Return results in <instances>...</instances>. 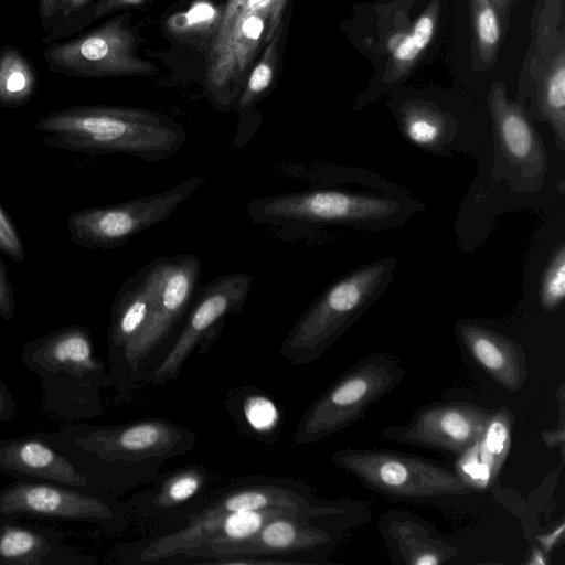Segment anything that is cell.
<instances>
[{
  "instance_id": "e575fe53",
  "label": "cell",
  "mask_w": 565,
  "mask_h": 565,
  "mask_svg": "<svg viewBox=\"0 0 565 565\" xmlns=\"http://www.w3.org/2000/svg\"><path fill=\"white\" fill-rule=\"evenodd\" d=\"M565 383L562 382L557 393V404H558V424L554 428L541 431V438L544 445L551 449L559 447L562 452L564 449L565 443V392H564Z\"/></svg>"
},
{
  "instance_id": "44dd1931",
  "label": "cell",
  "mask_w": 565,
  "mask_h": 565,
  "mask_svg": "<svg viewBox=\"0 0 565 565\" xmlns=\"http://www.w3.org/2000/svg\"><path fill=\"white\" fill-rule=\"evenodd\" d=\"M98 561L68 545L53 527L0 524V565H94Z\"/></svg>"
},
{
  "instance_id": "5b68a950",
  "label": "cell",
  "mask_w": 565,
  "mask_h": 565,
  "mask_svg": "<svg viewBox=\"0 0 565 565\" xmlns=\"http://www.w3.org/2000/svg\"><path fill=\"white\" fill-rule=\"evenodd\" d=\"M148 264L151 308L147 321L108 367L116 402H125L137 387L141 367L183 321L200 286L202 263L192 254L159 256Z\"/></svg>"
},
{
  "instance_id": "f35d334b",
  "label": "cell",
  "mask_w": 565,
  "mask_h": 565,
  "mask_svg": "<svg viewBox=\"0 0 565 565\" xmlns=\"http://www.w3.org/2000/svg\"><path fill=\"white\" fill-rule=\"evenodd\" d=\"M564 529H565V525L562 522L553 531L537 536L539 547L545 554L550 553L557 545V543L563 540V537H564Z\"/></svg>"
},
{
  "instance_id": "d4e9b609",
  "label": "cell",
  "mask_w": 565,
  "mask_h": 565,
  "mask_svg": "<svg viewBox=\"0 0 565 565\" xmlns=\"http://www.w3.org/2000/svg\"><path fill=\"white\" fill-rule=\"evenodd\" d=\"M513 422L508 407L492 411L479 440L460 454L456 471L471 488L486 486L499 472L511 445Z\"/></svg>"
},
{
  "instance_id": "74e56055",
  "label": "cell",
  "mask_w": 565,
  "mask_h": 565,
  "mask_svg": "<svg viewBox=\"0 0 565 565\" xmlns=\"http://www.w3.org/2000/svg\"><path fill=\"white\" fill-rule=\"evenodd\" d=\"M17 416V402L9 387L0 379V423L9 422Z\"/></svg>"
},
{
  "instance_id": "7bdbcfd3",
  "label": "cell",
  "mask_w": 565,
  "mask_h": 565,
  "mask_svg": "<svg viewBox=\"0 0 565 565\" xmlns=\"http://www.w3.org/2000/svg\"><path fill=\"white\" fill-rule=\"evenodd\" d=\"M546 554L540 548H534L531 553V556H530V559H529V564H546L547 563V559H546Z\"/></svg>"
},
{
  "instance_id": "7a4b0ae2",
  "label": "cell",
  "mask_w": 565,
  "mask_h": 565,
  "mask_svg": "<svg viewBox=\"0 0 565 565\" xmlns=\"http://www.w3.org/2000/svg\"><path fill=\"white\" fill-rule=\"evenodd\" d=\"M33 129L50 147L92 154H128L148 162L173 156L186 141L184 128L156 110L105 105L52 110Z\"/></svg>"
},
{
  "instance_id": "8992f818",
  "label": "cell",
  "mask_w": 565,
  "mask_h": 565,
  "mask_svg": "<svg viewBox=\"0 0 565 565\" xmlns=\"http://www.w3.org/2000/svg\"><path fill=\"white\" fill-rule=\"evenodd\" d=\"M394 265L384 258L330 284L288 331L279 355L296 365L318 360L377 299Z\"/></svg>"
},
{
  "instance_id": "7c38bea8",
  "label": "cell",
  "mask_w": 565,
  "mask_h": 565,
  "mask_svg": "<svg viewBox=\"0 0 565 565\" xmlns=\"http://www.w3.org/2000/svg\"><path fill=\"white\" fill-rule=\"evenodd\" d=\"M121 13L75 39L50 44L43 53L51 72L81 78L146 76L157 67L137 54V36Z\"/></svg>"
},
{
  "instance_id": "d590c367",
  "label": "cell",
  "mask_w": 565,
  "mask_h": 565,
  "mask_svg": "<svg viewBox=\"0 0 565 565\" xmlns=\"http://www.w3.org/2000/svg\"><path fill=\"white\" fill-rule=\"evenodd\" d=\"M15 312V298L6 266L0 258V318L11 320Z\"/></svg>"
},
{
  "instance_id": "ffe728a7",
  "label": "cell",
  "mask_w": 565,
  "mask_h": 565,
  "mask_svg": "<svg viewBox=\"0 0 565 565\" xmlns=\"http://www.w3.org/2000/svg\"><path fill=\"white\" fill-rule=\"evenodd\" d=\"M455 333L468 358L497 384L511 392L524 386L529 367L519 342L469 320L458 321Z\"/></svg>"
},
{
  "instance_id": "1f68e13d",
  "label": "cell",
  "mask_w": 565,
  "mask_h": 565,
  "mask_svg": "<svg viewBox=\"0 0 565 565\" xmlns=\"http://www.w3.org/2000/svg\"><path fill=\"white\" fill-rule=\"evenodd\" d=\"M221 12L209 2H196L188 11L171 17L167 29L173 34L202 33L209 29L215 31Z\"/></svg>"
},
{
  "instance_id": "d6a6232c",
  "label": "cell",
  "mask_w": 565,
  "mask_h": 565,
  "mask_svg": "<svg viewBox=\"0 0 565 565\" xmlns=\"http://www.w3.org/2000/svg\"><path fill=\"white\" fill-rule=\"evenodd\" d=\"M243 413L247 424L255 433H270L279 422L276 405L264 395L248 396L244 402Z\"/></svg>"
},
{
  "instance_id": "6da1fadb",
  "label": "cell",
  "mask_w": 565,
  "mask_h": 565,
  "mask_svg": "<svg viewBox=\"0 0 565 565\" xmlns=\"http://www.w3.org/2000/svg\"><path fill=\"white\" fill-rule=\"evenodd\" d=\"M43 435L102 493L119 498L151 483L169 459L192 451L196 434L163 418L117 425L71 424Z\"/></svg>"
},
{
  "instance_id": "9c48e42d",
  "label": "cell",
  "mask_w": 565,
  "mask_h": 565,
  "mask_svg": "<svg viewBox=\"0 0 565 565\" xmlns=\"http://www.w3.org/2000/svg\"><path fill=\"white\" fill-rule=\"evenodd\" d=\"M331 460L365 488L392 499L460 497L472 490L456 470L415 455L344 448L333 452Z\"/></svg>"
},
{
  "instance_id": "9a60e30c",
  "label": "cell",
  "mask_w": 565,
  "mask_h": 565,
  "mask_svg": "<svg viewBox=\"0 0 565 565\" xmlns=\"http://www.w3.org/2000/svg\"><path fill=\"white\" fill-rule=\"evenodd\" d=\"M340 539L341 531L338 529L302 515L284 514L269 520L246 541L191 548L170 559L168 564H213L221 558L250 556L321 558Z\"/></svg>"
},
{
  "instance_id": "b9f144b4",
  "label": "cell",
  "mask_w": 565,
  "mask_h": 565,
  "mask_svg": "<svg viewBox=\"0 0 565 565\" xmlns=\"http://www.w3.org/2000/svg\"><path fill=\"white\" fill-rule=\"evenodd\" d=\"M502 22L503 28L507 26L510 10L513 4V0H490Z\"/></svg>"
},
{
  "instance_id": "30bf717a",
  "label": "cell",
  "mask_w": 565,
  "mask_h": 565,
  "mask_svg": "<svg viewBox=\"0 0 565 565\" xmlns=\"http://www.w3.org/2000/svg\"><path fill=\"white\" fill-rule=\"evenodd\" d=\"M25 518L85 522L119 533L130 513L113 495L54 482L19 480L0 488V524Z\"/></svg>"
},
{
  "instance_id": "2e32d148",
  "label": "cell",
  "mask_w": 565,
  "mask_h": 565,
  "mask_svg": "<svg viewBox=\"0 0 565 565\" xmlns=\"http://www.w3.org/2000/svg\"><path fill=\"white\" fill-rule=\"evenodd\" d=\"M529 74L541 116L557 147L565 143V0H539L532 21Z\"/></svg>"
},
{
  "instance_id": "277c9868",
  "label": "cell",
  "mask_w": 565,
  "mask_h": 565,
  "mask_svg": "<svg viewBox=\"0 0 565 565\" xmlns=\"http://www.w3.org/2000/svg\"><path fill=\"white\" fill-rule=\"evenodd\" d=\"M291 0H227L205 58V93L222 111L235 108L267 44L287 28Z\"/></svg>"
},
{
  "instance_id": "7402d4cb",
  "label": "cell",
  "mask_w": 565,
  "mask_h": 565,
  "mask_svg": "<svg viewBox=\"0 0 565 565\" xmlns=\"http://www.w3.org/2000/svg\"><path fill=\"white\" fill-rule=\"evenodd\" d=\"M488 105L503 154L513 164L537 175L545 168L541 140L521 106L508 98L503 83L495 81Z\"/></svg>"
},
{
  "instance_id": "d6986e66",
  "label": "cell",
  "mask_w": 565,
  "mask_h": 565,
  "mask_svg": "<svg viewBox=\"0 0 565 565\" xmlns=\"http://www.w3.org/2000/svg\"><path fill=\"white\" fill-rule=\"evenodd\" d=\"M0 473L19 480L54 482L98 492L87 476L43 433L0 439Z\"/></svg>"
},
{
  "instance_id": "5bb4252c",
  "label": "cell",
  "mask_w": 565,
  "mask_h": 565,
  "mask_svg": "<svg viewBox=\"0 0 565 565\" xmlns=\"http://www.w3.org/2000/svg\"><path fill=\"white\" fill-rule=\"evenodd\" d=\"M284 514L302 515L329 525L312 513L295 509L234 512L122 544L117 550V563L161 564L191 548L243 542L253 537L269 520Z\"/></svg>"
},
{
  "instance_id": "f1b7e54d",
  "label": "cell",
  "mask_w": 565,
  "mask_h": 565,
  "mask_svg": "<svg viewBox=\"0 0 565 565\" xmlns=\"http://www.w3.org/2000/svg\"><path fill=\"white\" fill-rule=\"evenodd\" d=\"M39 77L32 63L15 47L0 51V106L18 107L36 92Z\"/></svg>"
},
{
  "instance_id": "52a82bcc",
  "label": "cell",
  "mask_w": 565,
  "mask_h": 565,
  "mask_svg": "<svg viewBox=\"0 0 565 565\" xmlns=\"http://www.w3.org/2000/svg\"><path fill=\"white\" fill-rule=\"evenodd\" d=\"M406 373L399 359L391 353L360 359L306 409L298 422L292 444H315L355 424L373 404L395 390Z\"/></svg>"
},
{
  "instance_id": "4dcf8cb0",
  "label": "cell",
  "mask_w": 565,
  "mask_h": 565,
  "mask_svg": "<svg viewBox=\"0 0 565 565\" xmlns=\"http://www.w3.org/2000/svg\"><path fill=\"white\" fill-rule=\"evenodd\" d=\"M565 297V247L559 244L550 258L543 274L540 291L541 306L545 311L557 310Z\"/></svg>"
},
{
  "instance_id": "f546056e",
  "label": "cell",
  "mask_w": 565,
  "mask_h": 565,
  "mask_svg": "<svg viewBox=\"0 0 565 565\" xmlns=\"http://www.w3.org/2000/svg\"><path fill=\"white\" fill-rule=\"evenodd\" d=\"M285 31L286 29L275 35L252 67L235 106L239 113L254 108L273 85L284 46Z\"/></svg>"
},
{
  "instance_id": "603a6c76",
  "label": "cell",
  "mask_w": 565,
  "mask_h": 565,
  "mask_svg": "<svg viewBox=\"0 0 565 565\" xmlns=\"http://www.w3.org/2000/svg\"><path fill=\"white\" fill-rule=\"evenodd\" d=\"M380 532L395 564L440 565L458 555V548L437 537L427 522L405 511H387Z\"/></svg>"
},
{
  "instance_id": "3957f363",
  "label": "cell",
  "mask_w": 565,
  "mask_h": 565,
  "mask_svg": "<svg viewBox=\"0 0 565 565\" xmlns=\"http://www.w3.org/2000/svg\"><path fill=\"white\" fill-rule=\"evenodd\" d=\"M20 359L39 377L47 415L82 422L104 413L100 393L113 384L105 362L94 356L87 327L68 324L35 338L24 344Z\"/></svg>"
},
{
  "instance_id": "60d3db41",
  "label": "cell",
  "mask_w": 565,
  "mask_h": 565,
  "mask_svg": "<svg viewBox=\"0 0 565 565\" xmlns=\"http://www.w3.org/2000/svg\"><path fill=\"white\" fill-rule=\"evenodd\" d=\"M40 15L43 25H47V22L53 20L56 13L57 0H40Z\"/></svg>"
},
{
  "instance_id": "cb8c5ba5",
  "label": "cell",
  "mask_w": 565,
  "mask_h": 565,
  "mask_svg": "<svg viewBox=\"0 0 565 565\" xmlns=\"http://www.w3.org/2000/svg\"><path fill=\"white\" fill-rule=\"evenodd\" d=\"M151 300L149 267L145 264L125 280L115 295L107 335L108 367L117 362L127 344L145 326Z\"/></svg>"
},
{
  "instance_id": "4fadbf2b",
  "label": "cell",
  "mask_w": 565,
  "mask_h": 565,
  "mask_svg": "<svg viewBox=\"0 0 565 565\" xmlns=\"http://www.w3.org/2000/svg\"><path fill=\"white\" fill-rule=\"evenodd\" d=\"M253 281V275L237 271L199 286L172 347L159 363L140 375L138 382L163 385L173 381L193 350L198 345H209L217 338L225 318L243 311Z\"/></svg>"
},
{
  "instance_id": "ab89813d",
  "label": "cell",
  "mask_w": 565,
  "mask_h": 565,
  "mask_svg": "<svg viewBox=\"0 0 565 565\" xmlns=\"http://www.w3.org/2000/svg\"><path fill=\"white\" fill-rule=\"evenodd\" d=\"M90 0H57L56 6V15H60L62 18H67L68 15L79 11L83 9L86 4H88Z\"/></svg>"
},
{
  "instance_id": "8fae6325",
  "label": "cell",
  "mask_w": 565,
  "mask_h": 565,
  "mask_svg": "<svg viewBox=\"0 0 565 565\" xmlns=\"http://www.w3.org/2000/svg\"><path fill=\"white\" fill-rule=\"evenodd\" d=\"M206 180L194 174L177 185L126 202L77 210L66 227L71 241L85 249H113L166 222Z\"/></svg>"
},
{
  "instance_id": "ac0fdd59",
  "label": "cell",
  "mask_w": 565,
  "mask_h": 565,
  "mask_svg": "<svg viewBox=\"0 0 565 565\" xmlns=\"http://www.w3.org/2000/svg\"><path fill=\"white\" fill-rule=\"evenodd\" d=\"M211 479L210 471L201 465H188L160 473L148 489L128 499L126 504L130 516L174 530L200 507Z\"/></svg>"
},
{
  "instance_id": "83f0119b",
  "label": "cell",
  "mask_w": 565,
  "mask_h": 565,
  "mask_svg": "<svg viewBox=\"0 0 565 565\" xmlns=\"http://www.w3.org/2000/svg\"><path fill=\"white\" fill-rule=\"evenodd\" d=\"M472 65L488 71L497 62L504 28L490 0H470Z\"/></svg>"
},
{
  "instance_id": "e0dca14e",
  "label": "cell",
  "mask_w": 565,
  "mask_h": 565,
  "mask_svg": "<svg viewBox=\"0 0 565 565\" xmlns=\"http://www.w3.org/2000/svg\"><path fill=\"white\" fill-rule=\"evenodd\" d=\"M492 411L466 401L438 402L422 406L402 425L381 430L385 439L461 454L481 437Z\"/></svg>"
},
{
  "instance_id": "8d00e7d4",
  "label": "cell",
  "mask_w": 565,
  "mask_h": 565,
  "mask_svg": "<svg viewBox=\"0 0 565 565\" xmlns=\"http://www.w3.org/2000/svg\"><path fill=\"white\" fill-rule=\"evenodd\" d=\"M146 0H98L93 7V19H99L113 12L138 6Z\"/></svg>"
},
{
  "instance_id": "484cf974",
  "label": "cell",
  "mask_w": 565,
  "mask_h": 565,
  "mask_svg": "<svg viewBox=\"0 0 565 565\" xmlns=\"http://www.w3.org/2000/svg\"><path fill=\"white\" fill-rule=\"evenodd\" d=\"M440 11V0L431 1L417 18L411 31L395 47L384 74V82L405 77L431 42Z\"/></svg>"
},
{
  "instance_id": "4316f807",
  "label": "cell",
  "mask_w": 565,
  "mask_h": 565,
  "mask_svg": "<svg viewBox=\"0 0 565 565\" xmlns=\"http://www.w3.org/2000/svg\"><path fill=\"white\" fill-rule=\"evenodd\" d=\"M406 137L417 146L436 149L450 136V119L431 104L411 100L399 111Z\"/></svg>"
},
{
  "instance_id": "836d02e7",
  "label": "cell",
  "mask_w": 565,
  "mask_h": 565,
  "mask_svg": "<svg viewBox=\"0 0 565 565\" xmlns=\"http://www.w3.org/2000/svg\"><path fill=\"white\" fill-rule=\"evenodd\" d=\"M0 250L12 260L21 263L25 258V249L19 231L8 213L0 205Z\"/></svg>"
},
{
  "instance_id": "ba28073f",
  "label": "cell",
  "mask_w": 565,
  "mask_h": 565,
  "mask_svg": "<svg viewBox=\"0 0 565 565\" xmlns=\"http://www.w3.org/2000/svg\"><path fill=\"white\" fill-rule=\"evenodd\" d=\"M255 224L298 227L386 225L403 216L396 199L337 189H308L262 196L246 206Z\"/></svg>"
}]
</instances>
